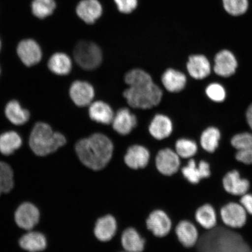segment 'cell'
<instances>
[{
    "mask_svg": "<svg viewBox=\"0 0 252 252\" xmlns=\"http://www.w3.org/2000/svg\"><path fill=\"white\" fill-rule=\"evenodd\" d=\"M239 202L244 208L248 216L252 217V193H247L239 198Z\"/></svg>",
    "mask_w": 252,
    "mask_h": 252,
    "instance_id": "cell-38",
    "label": "cell"
},
{
    "mask_svg": "<svg viewBox=\"0 0 252 252\" xmlns=\"http://www.w3.org/2000/svg\"><path fill=\"white\" fill-rule=\"evenodd\" d=\"M122 243L125 250L128 252H142L144 250L145 241L136 230L130 228L123 234Z\"/></svg>",
    "mask_w": 252,
    "mask_h": 252,
    "instance_id": "cell-29",
    "label": "cell"
},
{
    "mask_svg": "<svg viewBox=\"0 0 252 252\" xmlns=\"http://www.w3.org/2000/svg\"><path fill=\"white\" fill-rule=\"evenodd\" d=\"M20 247L29 252H39L45 250L47 241L42 233L30 232L22 236L20 242Z\"/></svg>",
    "mask_w": 252,
    "mask_h": 252,
    "instance_id": "cell-27",
    "label": "cell"
},
{
    "mask_svg": "<svg viewBox=\"0 0 252 252\" xmlns=\"http://www.w3.org/2000/svg\"><path fill=\"white\" fill-rule=\"evenodd\" d=\"M150 157L149 151L146 148L134 145L128 149L125 157V161L130 168L141 169L147 165Z\"/></svg>",
    "mask_w": 252,
    "mask_h": 252,
    "instance_id": "cell-20",
    "label": "cell"
},
{
    "mask_svg": "<svg viewBox=\"0 0 252 252\" xmlns=\"http://www.w3.org/2000/svg\"><path fill=\"white\" fill-rule=\"evenodd\" d=\"M231 144L236 151L250 149L252 147V134L244 132L236 134L232 138Z\"/></svg>",
    "mask_w": 252,
    "mask_h": 252,
    "instance_id": "cell-34",
    "label": "cell"
},
{
    "mask_svg": "<svg viewBox=\"0 0 252 252\" xmlns=\"http://www.w3.org/2000/svg\"><path fill=\"white\" fill-rule=\"evenodd\" d=\"M57 8L56 0H32L31 12L34 17L43 20L54 13Z\"/></svg>",
    "mask_w": 252,
    "mask_h": 252,
    "instance_id": "cell-30",
    "label": "cell"
},
{
    "mask_svg": "<svg viewBox=\"0 0 252 252\" xmlns=\"http://www.w3.org/2000/svg\"><path fill=\"white\" fill-rule=\"evenodd\" d=\"M162 82L167 91L171 93H178L184 89L187 79L182 72L169 68L162 75Z\"/></svg>",
    "mask_w": 252,
    "mask_h": 252,
    "instance_id": "cell-23",
    "label": "cell"
},
{
    "mask_svg": "<svg viewBox=\"0 0 252 252\" xmlns=\"http://www.w3.org/2000/svg\"><path fill=\"white\" fill-rule=\"evenodd\" d=\"M222 187L225 193L230 196L240 197L248 193L252 187L251 182L244 177L238 169L229 170L223 176Z\"/></svg>",
    "mask_w": 252,
    "mask_h": 252,
    "instance_id": "cell-7",
    "label": "cell"
},
{
    "mask_svg": "<svg viewBox=\"0 0 252 252\" xmlns=\"http://www.w3.org/2000/svg\"><path fill=\"white\" fill-rule=\"evenodd\" d=\"M175 149L179 157L184 159H191L197 154L198 146L196 142L193 140L181 138L176 141Z\"/></svg>",
    "mask_w": 252,
    "mask_h": 252,
    "instance_id": "cell-33",
    "label": "cell"
},
{
    "mask_svg": "<svg viewBox=\"0 0 252 252\" xmlns=\"http://www.w3.org/2000/svg\"><path fill=\"white\" fill-rule=\"evenodd\" d=\"M70 98L79 107L90 105L94 96V87L87 82L75 81L69 90Z\"/></svg>",
    "mask_w": 252,
    "mask_h": 252,
    "instance_id": "cell-13",
    "label": "cell"
},
{
    "mask_svg": "<svg viewBox=\"0 0 252 252\" xmlns=\"http://www.w3.org/2000/svg\"><path fill=\"white\" fill-rule=\"evenodd\" d=\"M206 93L207 96L216 102H222L226 97L225 88L219 83L210 84L207 87Z\"/></svg>",
    "mask_w": 252,
    "mask_h": 252,
    "instance_id": "cell-35",
    "label": "cell"
},
{
    "mask_svg": "<svg viewBox=\"0 0 252 252\" xmlns=\"http://www.w3.org/2000/svg\"><path fill=\"white\" fill-rule=\"evenodd\" d=\"M175 233L180 243L186 248H191L199 241V232L196 226L189 220L179 222Z\"/></svg>",
    "mask_w": 252,
    "mask_h": 252,
    "instance_id": "cell-14",
    "label": "cell"
},
{
    "mask_svg": "<svg viewBox=\"0 0 252 252\" xmlns=\"http://www.w3.org/2000/svg\"><path fill=\"white\" fill-rule=\"evenodd\" d=\"M67 142L62 133L53 130L52 126L43 122H36L32 129L30 147L33 153L39 157H45L58 151Z\"/></svg>",
    "mask_w": 252,
    "mask_h": 252,
    "instance_id": "cell-3",
    "label": "cell"
},
{
    "mask_svg": "<svg viewBox=\"0 0 252 252\" xmlns=\"http://www.w3.org/2000/svg\"><path fill=\"white\" fill-rule=\"evenodd\" d=\"M156 166L158 170L163 175H174L180 168V157L171 149L160 150L156 157Z\"/></svg>",
    "mask_w": 252,
    "mask_h": 252,
    "instance_id": "cell-12",
    "label": "cell"
},
{
    "mask_svg": "<svg viewBox=\"0 0 252 252\" xmlns=\"http://www.w3.org/2000/svg\"><path fill=\"white\" fill-rule=\"evenodd\" d=\"M172 130L173 125L171 120L163 115H156L149 127L151 135L158 140L168 137L171 134Z\"/></svg>",
    "mask_w": 252,
    "mask_h": 252,
    "instance_id": "cell-22",
    "label": "cell"
},
{
    "mask_svg": "<svg viewBox=\"0 0 252 252\" xmlns=\"http://www.w3.org/2000/svg\"><path fill=\"white\" fill-rule=\"evenodd\" d=\"M251 252H252V250H251Z\"/></svg>",
    "mask_w": 252,
    "mask_h": 252,
    "instance_id": "cell-42",
    "label": "cell"
},
{
    "mask_svg": "<svg viewBox=\"0 0 252 252\" xmlns=\"http://www.w3.org/2000/svg\"><path fill=\"white\" fill-rule=\"evenodd\" d=\"M1 67H0V75H1Z\"/></svg>",
    "mask_w": 252,
    "mask_h": 252,
    "instance_id": "cell-41",
    "label": "cell"
},
{
    "mask_svg": "<svg viewBox=\"0 0 252 252\" xmlns=\"http://www.w3.org/2000/svg\"><path fill=\"white\" fill-rule=\"evenodd\" d=\"M43 52L40 44L31 37L19 41L15 48L18 58L27 67H33L39 64L43 58Z\"/></svg>",
    "mask_w": 252,
    "mask_h": 252,
    "instance_id": "cell-6",
    "label": "cell"
},
{
    "mask_svg": "<svg viewBox=\"0 0 252 252\" xmlns=\"http://www.w3.org/2000/svg\"><path fill=\"white\" fill-rule=\"evenodd\" d=\"M196 222L206 231L216 228L218 223V214L213 204L206 203L198 206L194 214Z\"/></svg>",
    "mask_w": 252,
    "mask_h": 252,
    "instance_id": "cell-15",
    "label": "cell"
},
{
    "mask_svg": "<svg viewBox=\"0 0 252 252\" xmlns=\"http://www.w3.org/2000/svg\"><path fill=\"white\" fill-rule=\"evenodd\" d=\"M75 62L80 67L86 70H93L101 64L102 52L100 47L92 42L79 41L73 49Z\"/></svg>",
    "mask_w": 252,
    "mask_h": 252,
    "instance_id": "cell-4",
    "label": "cell"
},
{
    "mask_svg": "<svg viewBox=\"0 0 252 252\" xmlns=\"http://www.w3.org/2000/svg\"><path fill=\"white\" fill-rule=\"evenodd\" d=\"M39 219V210L30 203L21 204L15 214L16 223L20 228L25 230L33 229L38 223Z\"/></svg>",
    "mask_w": 252,
    "mask_h": 252,
    "instance_id": "cell-10",
    "label": "cell"
},
{
    "mask_svg": "<svg viewBox=\"0 0 252 252\" xmlns=\"http://www.w3.org/2000/svg\"><path fill=\"white\" fill-rule=\"evenodd\" d=\"M220 2L223 11L232 18L243 17L251 7V0H220Z\"/></svg>",
    "mask_w": 252,
    "mask_h": 252,
    "instance_id": "cell-28",
    "label": "cell"
},
{
    "mask_svg": "<svg viewBox=\"0 0 252 252\" xmlns=\"http://www.w3.org/2000/svg\"><path fill=\"white\" fill-rule=\"evenodd\" d=\"M4 114L11 124L17 126L26 124L31 118L29 110L24 108L20 102L15 99L9 100L6 104Z\"/></svg>",
    "mask_w": 252,
    "mask_h": 252,
    "instance_id": "cell-18",
    "label": "cell"
},
{
    "mask_svg": "<svg viewBox=\"0 0 252 252\" xmlns=\"http://www.w3.org/2000/svg\"><path fill=\"white\" fill-rule=\"evenodd\" d=\"M220 138L218 128L210 127L205 130L200 137V144L202 149L209 153H214L218 149Z\"/></svg>",
    "mask_w": 252,
    "mask_h": 252,
    "instance_id": "cell-31",
    "label": "cell"
},
{
    "mask_svg": "<svg viewBox=\"0 0 252 252\" xmlns=\"http://www.w3.org/2000/svg\"><path fill=\"white\" fill-rule=\"evenodd\" d=\"M2 42L1 37H0V53L2 52Z\"/></svg>",
    "mask_w": 252,
    "mask_h": 252,
    "instance_id": "cell-40",
    "label": "cell"
},
{
    "mask_svg": "<svg viewBox=\"0 0 252 252\" xmlns=\"http://www.w3.org/2000/svg\"><path fill=\"white\" fill-rule=\"evenodd\" d=\"M137 118L127 108L118 110L112 121L113 128L120 134L126 135L136 127Z\"/></svg>",
    "mask_w": 252,
    "mask_h": 252,
    "instance_id": "cell-17",
    "label": "cell"
},
{
    "mask_svg": "<svg viewBox=\"0 0 252 252\" xmlns=\"http://www.w3.org/2000/svg\"><path fill=\"white\" fill-rule=\"evenodd\" d=\"M189 74L196 80H203L211 72V65L206 56L195 55L189 57L187 63Z\"/></svg>",
    "mask_w": 252,
    "mask_h": 252,
    "instance_id": "cell-19",
    "label": "cell"
},
{
    "mask_svg": "<svg viewBox=\"0 0 252 252\" xmlns=\"http://www.w3.org/2000/svg\"><path fill=\"white\" fill-rule=\"evenodd\" d=\"M89 115L93 121L104 125L112 124L115 116L111 107L103 101L91 103Z\"/></svg>",
    "mask_w": 252,
    "mask_h": 252,
    "instance_id": "cell-24",
    "label": "cell"
},
{
    "mask_svg": "<svg viewBox=\"0 0 252 252\" xmlns=\"http://www.w3.org/2000/svg\"><path fill=\"white\" fill-rule=\"evenodd\" d=\"M247 122L252 130V103L249 106L247 112Z\"/></svg>",
    "mask_w": 252,
    "mask_h": 252,
    "instance_id": "cell-39",
    "label": "cell"
},
{
    "mask_svg": "<svg viewBox=\"0 0 252 252\" xmlns=\"http://www.w3.org/2000/svg\"><path fill=\"white\" fill-rule=\"evenodd\" d=\"M125 80L129 87L125 91L124 96L132 108L149 109L161 101L162 91L147 72L133 69L126 74Z\"/></svg>",
    "mask_w": 252,
    "mask_h": 252,
    "instance_id": "cell-1",
    "label": "cell"
},
{
    "mask_svg": "<svg viewBox=\"0 0 252 252\" xmlns=\"http://www.w3.org/2000/svg\"><path fill=\"white\" fill-rule=\"evenodd\" d=\"M14 172L7 163L0 161V195L10 191L14 187Z\"/></svg>",
    "mask_w": 252,
    "mask_h": 252,
    "instance_id": "cell-32",
    "label": "cell"
},
{
    "mask_svg": "<svg viewBox=\"0 0 252 252\" xmlns=\"http://www.w3.org/2000/svg\"><path fill=\"white\" fill-rule=\"evenodd\" d=\"M220 220L230 229H241L247 225L248 214L239 202L234 200L223 204L219 209Z\"/></svg>",
    "mask_w": 252,
    "mask_h": 252,
    "instance_id": "cell-5",
    "label": "cell"
},
{
    "mask_svg": "<svg viewBox=\"0 0 252 252\" xmlns=\"http://www.w3.org/2000/svg\"><path fill=\"white\" fill-rule=\"evenodd\" d=\"M23 145L21 135L14 130H8L0 134V153L8 156L20 149Z\"/></svg>",
    "mask_w": 252,
    "mask_h": 252,
    "instance_id": "cell-25",
    "label": "cell"
},
{
    "mask_svg": "<svg viewBox=\"0 0 252 252\" xmlns=\"http://www.w3.org/2000/svg\"><path fill=\"white\" fill-rule=\"evenodd\" d=\"M120 12L130 14L138 5V0H114Z\"/></svg>",
    "mask_w": 252,
    "mask_h": 252,
    "instance_id": "cell-36",
    "label": "cell"
},
{
    "mask_svg": "<svg viewBox=\"0 0 252 252\" xmlns=\"http://www.w3.org/2000/svg\"><path fill=\"white\" fill-rule=\"evenodd\" d=\"M75 12L84 23L93 24L101 17L103 8L98 0H81L75 6Z\"/></svg>",
    "mask_w": 252,
    "mask_h": 252,
    "instance_id": "cell-11",
    "label": "cell"
},
{
    "mask_svg": "<svg viewBox=\"0 0 252 252\" xmlns=\"http://www.w3.org/2000/svg\"><path fill=\"white\" fill-rule=\"evenodd\" d=\"M72 63L70 56L62 52L53 53L47 62V67L50 72L60 76L70 73Z\"/></svg>",
    "mask_w": 252,
    "mask_h": 252,
    "instance_id": "cell-21",
    "label": "cell"
},
{
    "mask_svg": "<svg viewBox=\"0 0 252 252\" xmlns=\"http://www.w3.org/2000/svg\"><path fill=\"white\" fill-rule=\"evenodd\" d=\"M236 161L246 166L252 165V147L244 150L236 151L235 155Z\"/></svg>",
    "mask_w": 252,
    "mask_h": 252,
    "instance_id": "cell-37",
    "label": "cell"
},
{
    "mask_svg": "<svg viewBox=\"0 0 252 252\" xmlns=\"http://www.w3.org/2000/svg\"><path fill=\"white\" fill-rule=\"evenodd\" d=\"M117 224L114 217L106 216L97 220L94 232L96 237L100 241L110 240L115 235Z\"/></svg>",
    "mask_w": 252,
    "mask_h": 252,
    "instance_id": "cell-26",
    "label": "cell"
},
{
    "mask_svg": "<svg viewBox=\"0 0 252 252\" xmlns=\"http://www.w3.org/2000/svg\"><path fill=\"white\" fill-rule=\"evenodd\" d=\"M113 145L105 135L96 133L78 141L75 151L83 164L94 171L102 169L111 159Z\"/></svg>",
    "mask_w": 252,
    "mask_h": 252,
    "instance_id": "cell-2",
    "label": "cell"
},
{
    "mask_svg": "<svg viewBox=\"0 0 252 252\" xmlns=\"http://www.w3.org/2000/svg\"><path fill=\"white\" fill-rule=\"evenodd\" d=\"M182 173L189 184L196 186L209 179L212 176V169L210 163L206 160H201L197 163L191 158L188 164L182 168Z\"/></svg>",
    "mask_w": 252,
    "mask_h": 252,
    "instance_id": "cell-8",
    "label": "cell"
},
{
    "mask_svg": "<svg viewBox=\"0 0 252 252\" xmlns=\"http://www.w3.org/2000/svg\"><path fill=\"white\" fill-rule=\"evenodd\" d=\"M148 229L158 237H163L169 234L172 222L167 214L160 210H157L150 215L147 220Z\"/></svg>",
    "mask_w": 252,
    "mask_h": 252,
    "instance_id": "cell-16",
    "label": "cell"
},
{
    "mask_svg": "<svg viewBox=\"0 0 252 252\" xmlns=\"http://www.w3.org/2000/svg\"><path fill=\"white\" fill-rule=\"evenodd\" d=\"M237 67V60L230 50L223 49L217 53L214 58V71L219 76L231 77Z\"/></svg>",
    "mask_w": 252,
    "mask_h": 252,
    "instance_id": "cell-9",
    "label": "cell"
}]
</instances>
